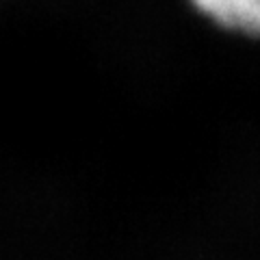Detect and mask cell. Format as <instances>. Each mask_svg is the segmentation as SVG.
Segmentation results:
<instances>
[{
	"mask_svg": "<svg viewBox=\"0 0 260 260\" xmlns=\"http://www.w3.org/2000/svg\"><path fill=\"white\" fill-rule=\"evenodd\" d=\"M200 13L228 30H239L254 37L256 0H191Z\"/></svg>",
	"mask_w": 260,
	"mask_h": 260,
	"instance_id": "6da1fadb",
	"label": "cell"
},
{
	"mask_svg": "<svg viewBox=\"0 0 260 260\" xmlns=\"http://www.w3.org/2000/svg\"><path fill=\"white\" fill-rule=\"evenodd\" d=\"M254 37H260V0H256V24H254Z\"/></svg>",
	"mask_w": 260,
	"mask_h": 260,
	"instance_id": "7a4b0ae2",
	"label": "cell"
}]
</instances>
